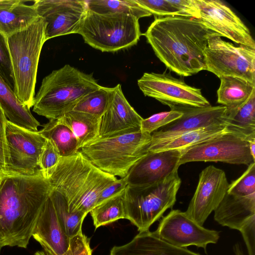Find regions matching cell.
I'll return each mask as SVG.
<instances>
[{"mask_svg":"<svg viewBox=\"0 0 255 255\" xmlns=\"http://www.w3.org/2000/svg\"><path fill=\"white\" fill-rule=\"evenodd\" d=\"M51 190L41 172L24 176L0 171V241L2 247L27 248Z\"/></svg>","mask_w":255,"mask_h":255,"instance_id":"6da1fadb","label":"cell"},{"mask_svg":"<svg viewBox=\"0 0 255 255\" xmlns=\"http://www.w3.org/2000/svg\"><path fill=\"white\" fill-rule=\"evenodd\" d=\"M211 31L197 19L170 16L156 17L144 35L170 71L187 77L205 70L204 52Z\"/></svg>","mask_w":255,"mask_h":255,"instance_id":"7a4b0ae2","label":"cell"},{"mask_svg":"<svg viewBox=\"0 0 255 255\" xmlns=\"http://www.w3.org/2000/svg\"><path fill=\"white\" fill-rule=\"evenodd\" d=\"M43 175L52 189L62 196L70 212L86 215L96 206L101 192L118 179L95 166L80 150L61 157Z\"/></svg>","mask_w":255,"mask_h":255,"instance_id":"3957f363","label":"cell"},{"mask_svg":"<svg viewBox=\"0 0 255 255\" xmlns=\"http://www.w3.org/2000/svg\"><path fill=\"white\" fill-rule=\"evenodd\" d=\"M100 86L93 74L66 64L43 79L34 97L33 111L49 120L58 119Z\"/></svg>","mask_w":255,"mask_h":255,"instance_id":"277c9868","label":"cell"},{"mask_svg":"<svg viewBox=\"0 0 255 255\" xmlns=\"http://www.w3.org/2000/svg\"><path fill=\"white\" fill-rule=\"evenodd\" d=\"M45 22L39 18L27 28L7 37L14 80V92L30 109L33 106L40 55L45 40Z\"/></svg>","mask_w":255,"mask_h":255,"instance_id":"5b68a950","label":"cell"},{"mask_svg":"<svg viewBox=\"0 0 255 255\" xmlns=\"http://www.w3.org/2000/svg\"><path fill=\"white\" fill-rule=\"evenodd\" d=\"M151 134L141 130L98 137L80 149L82 154L102 171L121 178L148 153Z\"/></svg>","mask_w":255,"mask_h":255,"instance_id":"8992f818","label":"cell"},{"mask_svg":"<svg viewBox=\"0 0 255 255\" xmlns=\"http://www.w3.org/2000/svg\"><path fill=\"white\" fill-rule=\"evenodd\" d=\"M181 183L176 171L150 185H127L123 198L126 219L134 224L139 232L148 231L168 209H172Z\"/></svg>","mask_w":255,"mask_h":255,"instance_id":"52a82bcc","label":"cell"},{"mask_svg":"<svg viewBox=\"0 0 255 255\" xmlns=\"http://www.w3.org/2000/svg\"><path fill=\"white\" fill-rule=\"evenodd\" d=\"M84 41L102 52L135 45L141 36L138 19L126 13L101 14L87 8L79 32Z\"/></svg>","mask_w":255,"mask_h":255,"instance_id":"ba28073f","label":"cell"},{"mask_svg":"<svg viewBox=\"0 0 255 255\" xmlns=\"http://www.w3.org/2000/svg\"><path fill=\"white\" fill-rule=\"evenodd\" d=\"M206 69L219 78H240L255 84V49L223 40L211 31L204 52Z\"/></svg>","mask_w":255,"mask_h":255,"instance_id":"9c48e42d","label":"cell"},{"mask_svg":"<svg viewBox=\"0 0 255 255\" xmlns=\"http://www.w3.org/2000/svg\"><path fill=\"white\" fill-rule=\"evenodd\" d=\"M5 135L8 159L1 171L11 174L33 176L40 173L39 161L46 139L34 131L7 121Z\"/></svg>","mask_w":255,"mask_h":255,"instance_id":"30bf717a","label":"cell"},{"mask_svg":"<svg viewBox=\"0 0 255 255\" xmlns=\"http://www.w3.org/2000/svg\"><path fill=\"white\" fill-rule=\"evenodd\" d=\"M137 85L147 97L155 99L170 108L203 107L209 106L201 89L189 86L184 81L173 77L170 73H144Z\"/></svg>","mask_w":255,"mask_h":255,"instance_id":"8fae6325","label":"cell"},{"mask_svg":"<svg viewBox=\"0 0 255 255\" xmlns=\"http://www.w3.org/2000/svg\"><path fill=\"white\" fill-rule=\"evenodd\" d=\"M179 165L190 162H222L249 165L255 162L249 143L229 131L182 149Z\"/></svg>","mask_w":255,"mask_h":255,"instance_id":"7c38bea8","label":"cell"},{"mask_svg":"<svg viewBox=\"0 0 255 255\" xmlns=\"http://www.w3.org/2000/svg\"><path fill=\"white\" fill-rule=\"evenodd\" d=\"M162 218L154 232L160 239L174 246L187 248L195 246L206 252L208 245L216 244L220 238L219 232L199 225L179 210H172Z\"/></svg>","mask_w":255,"mask_h":255,"instance_id":"4fadbf2b","label":"cell"},{"mask_svg":"<svg viewBox=\"0 0 255 255\" xmlns=\"http://www.w3.org/2000/svg\"><path fill=\"white\" fill-rule=\"evenodd\" d=\"M33 5L45 22V41L78 33L87 9L84 0H38Z\"/></svg>","mask_w":255,"mask_h":255,"instance_id":"5bb4252c","label":"cell"},{"mask_svg":"<svg viewBox=\"0 0 255 255\" xmlns=\"http://www.w3.org/2000/svg\"><path fill=\"white\" fill-rule=\"evenodd\" d=\"M229 183L225 172L213 165L199 174L198 183L187 209L184 212L201 226L214 211L227 192Z\"/></svg>","mask_w":255,"mask_h":255,"instance_id":"9a60e30c","label":"cell"},{"mask_svg":"<svg viewBox=\"0 0 255 255\" xmlns=\"http://www.w3.org/2000/svg\"><path fill=\"white\" fill-rule=\"evenodd\" d=\"M196 0L199 10L198 20L208 29L255 49L250 30L230 8L218 0Z\"/></svg>","mask_w":255,"mask_h":255,"instance_id":"2e32d148","label":"cell"},{"mask_svg":"<svg viewBox=\"0 0 255 255\" xmlns=\"http://www.w3.org/2000/svg\"><path fill=\"white\" fill-rule=\"evenodd\" d=\"M170 109L181 111L179 118L161 127L151 134L150 144L164 141L182 134L211 126L224 124L227 108L224 106L203 107H174Z\"/></svg>","mask_w":255,"mask_h":255,"instance_id":"e0dca14e","label":"cell"},{"mask_svg":"<svg viewBox=\"0 0 255 255\" xmlns=\"http://www.w3.org/2000/svg\"><path fill=\"white\" fill-rule=\"evenodd\" d=\"M181 150L148 152L130 168L126 176L128 185L145 186L159 182L178 171Z\"/></svg>","mask_w":255,"mask_h":255,"instance_id":"ac0fdd59","label":"cell"},{"mask_svg":"<svg viewBox=\"0 0 255 255\" xmlns=\"http://www.w3.org/2000/svg\"><path fill=\"white\" fill-rule=\"evenodd\" d=\"M142 119L128 102L119 84L114 87L107 109L101 118L98 137L139 131Z\"/></svg>","mask_w":255,"mask_h":255,"instance_id":"d6986e66","label":"cell"},{"mask_svg":"<svg viewBox=\"0 0 255 255\" xmlns=\"http://www.w3.org/2000/svg\"><path fill=\"white\" fill-rule=\"evenodd\" d=\"M32 236L46 255H64L68 249L70 238L62 230L49 196L42 207Z\"/></svg>","mask_w":255,"mask_h":255,"instance_id":"ffe728a7","label":"cell"},{"mask_svg":"<svg viewBox=\"0 0 255 255\" xmlns=\"http://www.w3.org/2000/svg\"><path fill=\"white\" fill-rule=\"evenodd\" d=\"M110 255H201L187 248L174 246L160 239L154 232H139L129 243L114 246Z\"/></svg>","mask_w":255,"mask_h":255,"instance_id":"44dd1931","label":"cell"},{"mask_svg":"<svg viewBox=\"0 0 255 255\" xmlns=\"http://www.w3.org/2000/svg\"><path fill=\"white\" fill-rule=\"evenodd\" d=\"M214 212V219L219 224L239 231L255 215V194L241 197L227 192Z\"/></svg>","mask_w":255,"mask_h":255,"instance_id":"7402d4cb","label":"cell"},{"mask_svg":"<svg viewBox=\"0 0 255 255\" xmlns=\"http://www.w3.org/2000/svg\"><path fill=\"white\" fill-rule=\"evenodd\" d=\"M22 0H0V32L6 37L29 27L38 18L32 5Z\"/></svg>","mask_w":255,"mask_h":255,"instance_id":"603a6c76","label":"cell"},{"mask_svg":"<svg viewBox=\"0 0 255 255\" xmlns=\"http://www.w3.org/2000/svg\"><path fill=\"white\" fill-rule=\"evenodd\" d=\"M223 121L229 132L248 142L255 140V91L240 106L227 109Z\"/></svg>","mask_w":255,"mask_h":255,"instance_id":"cb8c5ba5","label":"cell"},{"mask_svg":"<svg viewBox=\"0 0 255 255\" xmlns=\"http://www.w3.org/2000/svg\"><path fill=\"white\" fill-rule=\"evenodd\" d=\"M0 107L8 121L15 125L34 131L40 125L30 109L23 105L14 91L0 75Z\"/></svg>","mask_w":255,"mask_h":255,"instance_id":"d4e9b609","label":"cell"},{"mask_svg":"<svg viewBox=\"0 0 255 255\" xmlns=\"http://www.w3.org/2000/svg\"><path fill=\"white\" fill-rule=\"evenodd\" d=\"M101 118L72 110L58 120L67 126L76 136L79 149L99 137Z\"/></svg>","mask_w":255,"mask_h":255,"instance_id":"484cf974","label":"cell"},{"mask_svg":"<svg viewBox=\"0 0 255 255\" xmlns=\"http://www.w3.org/2000/svg\"><path fill=\"white\" fill-rule=\"evenodd\" d=\"M228 131L225 125H215L182 134L164 141L149 144L147 151L155 152L170 149L182 150Z\"/></svg>","mask_w":255,"mask_h":255,"instance_id":"4316f807","label":"cell"},{"mask_svg":"<svg viewBox=\"0 0 255 255\" xmlns=\"http://www.w3.org/2000/svg\"><path fill=\"white\" fill-rule=\"evenodd\" d=\"M217 90V103L227 109L236 108L244 103L255 91V84L244 79L232 76L220 78Z\"/></svg>","mask_w":255,"mask_h":255,"instance_id":"83f0119b","label":"cell"},{"mask_svg":"<svg viewBox=\"0 0 255 255\" xmlns=\"http://www.w3.org/2000/svg\"><path fill=\"white\" fill-rule=\"evenodd\" d=\"M38 132L52 142L60 157L71 156L79 150L74 134L58 119L49 120Z\"/></svg>","mask_w":255,"mask_h":255,"instance_id":"f1b7e54d","label":"cell"},{"mask_svg":"<svg viewBox=\"0 0 255 255\" xmlns=\"http://www.w3.org/2000/svg\"><path fill=\"white\" fill-rule=\"evenodd\" d=\"M49 197L53 204L59 224L70 238L82 232V226L86 214L80 212H71L62 196L52 189Z\"/></svg>","mask_w":255,"mask_h":255,"instance_id":"f546056e","label":"cell"},{"mask_svg":"<svg viewBox=\"0 0 255 255\" xmlns=\"http://www.w3.org/2000/svg\"><path fill=\"white\" fill-rule=\"evenodd\" d=\"M86 2L88 9L101 14L126 13L133 15L138 19L152 15L135 0H86Z\"/></svg>","mask_w":255,"mask_h":255,"instance_id":"4dcf8cb0","label":"cell"},{"mask_svg":"<svg viewBox=\"0 0 255 255\" xmlns=\"http://www.w3.org/2000/svg\"><path fill=\"white\" fill-rule=\"evenodd\" d=\"M125 190L94 207L90 212L95 229L121 219H126Z\"/></svg>","mask_w":255,"mask_h":255,"instance_id":"1f68e13d","label":"cell"},{"mask_svg":"<svg viewBox=\"0 0 255 255\" xmlns=\"http://www.w3.org/2000/svg\"><path fill=\"white\" fill-rule=\"evenodd\" d=\"M114 91V87L100 86L97 90L83 97L72 110L102 118L107 109Z\"/></svg>","mask_w":255,"mask_h":255,"instance_id":"d6a6232c","label":"cell"},{"mask_svg":"<svg viewBox=\"0 0 255 255\" xmlns=\"http://www.w3.org/2000/svg\"><path fill=\"white\" fill-rule=\"evenodd\" d=\"M227 193L241 197L255 194V162L236 180L229 184Z\"/></svg>","mask_w":255,"mask_h":255,"instance_id":"836d02e7","label":"cell"},{"mask_svg":"<svg viewBox=\"0 0 255 255\" xmlns=\"http://www.w3.org/2000/svg\"><path fill=\"white\" fill-rule=\"evenodd\" d=\"M182 115V113L181 111L175 109L155 114L146 119H142L140 130L151 134L154 131L179 118Z\"/></svg>","mask_w":255,"mask_h":255,"instance_id":"e575fe53","label":"cell"},{"mask_svg":"<svg viewBox=\"0 0 255 255\" xmlns=\"http://www.w3.org/2000/svg\"><path fill=\"white\" fill-rule=\"evenodd\" d=\"M142 7L157 17L182 16L181 11L170 0H135Z\"/></svg>","mask_w":255,"mask_h":255,"instance_id":"d590c367","label":"cell"},{"mask_svg":"<svg viewBox=\"0 0 255 255\" xmlns=\"http://www.w3.org/2000/svg\"><path fill=\"white\" fill-rule=\"evenodd\" d=\"M0 75L14 91V80L7 37L0 32Z\"/></svg>","mask_w":255,"mask_h":255,"instance_id":"8d00e7d4","label":"cell"},{"mask_svg":"<svg viewBox=\"0 0 255 255\" xmlns=\"http://www.w3.org/2000/svg\"><path fill=\"white\" fill-rule=\"evenodd\" d=\"M60 156L51 141L46 142L40 155L39 167L43 175L53 168L59 161Z\"/></svg>","mask_w":255,"mask_h":255,"instance_id":"74e56055","label":"cell"},{"mask_svg":"<svg viewBox=\"0 0 255 255\" xmlns=\"http://www.w3.org/2000/svg\"><path fill=\"white\" fill-rule=\"evenodd\" d=\"M90 240L82 231L70 239L68 250L64 255H92Z\"/></svg>","mask_w":255,"mask_h":255,"instance_id":"f35d334b","label":"cell"},{"mask_svg":"<svg viewBox=\"0 0 255 255\" xmlns=\"http://www.w3.org/2000/svg\"><path fill=\"white\" fill-rule=\"evenodd\" d=\"M239 231L246 244L248 255H255V215L250 218Z\"/></svg>","mask_w":255,"mask_h":255,"instance_id":"ab89813d","label":"cell"},{"mask_svg":"<svg viewBox=\"0 0 255 255\" xmlns=\"http://www.w3.org/2000/svg\"><path fill=\"white\" fill-rule=\"evenodd\" d=\"M8 120L0 107V171L5 166L8 159V153L5 135V129Z\"/></svg>","mask_w":255,"mask_h":255,"instance_id":"60d3db41","label":"cell"},{"mask_svg":"<svg viewBox=\"0 0 255 255\" xmlns=\"http://www.w3.org/2000/svg\"><path fill=\"white\" fill-rule=\"evenodd\" d=\"M182 12L184 17L198 19L199 10L196 0H170Z\"/></svg>","mask_w":255,"mask_h":255,"instance_id":"b9f144b4","label":"cell"},{"mask_svg":"<svg viewBox=\"0 0 255 255\" xmlns=\"http://www.w3.org/2000/svg\"><path fill=\"white\" fill-rule=\"evenodd\" d=\"M127 185L126 177L118 179L101 192L96 206L124 191Z\"/></svg>","mask_w":255,"mask_h":255,"instance_id":"7bdbcfd3","label":"cell"},{"mask_svg":"<svg viewBox=\"0 0 255 255\" xmlns=\"http://www.w3.org/2000/svg\"><path fill=\"white\" fill-rule=\"evenodd\" d=\"M234 255H245L240 244H236L233 247Z\"/></svg>","mask_w":255,"mask_h":255,"instance_id":"ee69618b","label":"cell"},{"mask_svg":"<svg viewBox=\"0 0 255 255\" xmlns=\"http://www.w3.org/2000/svg\"><path fill=\"white\" fill-rule=\"evenodd\" d=\"M249 143L251 154L253 158L255 159V140L250 141Z\"/></svg>","mask_w":255,"mask_h":255,"instance_id":"f6af8a7d","label":"cell"},{"mask_svg":"<svg viewBox=\"0 0 255 255\" xmlns=\"http://www.w3.org/2000/svg\"><path fill=\"white\" fill-rule=\"evenodd\" d=\"M34 255H46L45 253L42 251H37L35 254Z\"/></svg>","mask_w":255,"mask_h":255,"instance_id":"bcb514c9","label":"cell"},{"mask_svg":"<svg viewBox=\"0 0 255 255\" xmlns=\"http://www.w3.org/2000/svg\"><path fill=\"white\" fill-rule=\"evenodd\" d=\"M2 247H3L2 246V245H1V242L0 241V250H1V249Z\"/></svg>","mask_w":255,"mask_h":255,"instance_id":"7dc6e473","label":"cell"}]
</instances>
